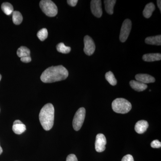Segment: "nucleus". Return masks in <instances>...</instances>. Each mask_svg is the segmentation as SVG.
Listing matches in <instances>:
<instances>
[{
	"mask_svg": "<svg viewBox=\"0 0 161 161\" xmlns=\"http://www.w3.org/2000/svg\"><path fill=\"white\" fill-rule=\"evenodd\" d=\"M68 75L67 70L62 65L51 66L43 72L40 79L44 83H53L65 80Z\"/></svg>",
	"mask_w": 161,
	"mask_h": 161,
	"instance_id": "nucleus-1",
	"label": "nucleus"
},
{
	"mask_svg": "<svg viewBox=\"0 0 161 161\" xmlns=\"http://www.w3.org/2000/svg\"><path fill=\"white\" fill-rule=\"evenodd\" d=\"M55 110L52 103L46 104L41 109L39 119L41 125L46 131H49L53 126Z\"/></svg>",
	"mask_w": 161,
	"mask_h": 161,
	"instance_id": "nucleus-2",
	"label": "nucleus"
},
{
	"mask_svg": "<svg viewBox=\"0 0 161 161\" xmlns=\"http://www.w3.org/2000/svg\"><path fill=\"white\" fill-rule=\"evenodd\" d=\"M112 108L116 113L126 114L132 109V105L125 98H117L112 102Z\"/></svg>",
	"mask_w": 161,
	"mask_h": 161,
	"instance_id": "nucleus-3",
	"label": "nucleus"
},
{
	"mask_svg": "<svg viewBox=\"0 0 161 161\" xmlns=\"http://www.w3.org/2000/svg\"><path fill=\"white\" fill-rule=\"evenodd\" d=\"M40 6L43 12L47 16L53 17L58 14V7L55 3L50 0L40 1Z\"/></svg>",
	"mask_w": 161,
	"mask_h": 161,
	"instance_id": "nucleus-4",
	"label": "nucleus"
},
{
	"mask_svg": "<svg viewBox=\"0 0 161 161\" xmlns=\"http://www.w3.org/2000/svg\"><path fill=\"white\" fill-rule=\"evenodd\" d=\"M86 110L84 108H80L75 113L73 121V126L74 130L78 131L82 127L85 118Z\"/></svg>",
	"mask_w": 161,
	"mask_h": 161,
	"instance_id": "nucleus-5",
	"label": "nucleus"
},
{
	"mask_svg": "<svg viewBox=\"0 0 161 161\" xmlns=\"http://www.w3.org/2000/svg\"><path fill=\"white\" fill-rule=\"evenodd\" d=\"M132 28V22L129 19H126L124 21L121 28L119 40L121 42H125L129 37Z\"/></svg>",
	"mask_w": 161,
	"mask_h": 161,
	"instance_id": "nucleus-6",
	"label": "nucleus"
},
{
	"mask_svg": "<svg viewBox=\"0 0 161 161\" xmlns=\"http://www.w3.org/2000/svg\"><path fill=\"white\" fill-rule=\"evenodd\" d=\"M84 51L86 54L88 56H92L95 50V45L94 40L89 36H86L84 38Z\"/></svg>",
	"mask_w": 161,
	"mask_h": 161,
	"instance_id": "nucleus-7",
	"label": "nucleus"
},
{
	"mask_svg": "<svg viewBox=\"0 0 161 161\" xmlns=\"http://www.w3.org/2000/svg\"><path fill=\"white\" fill-rule=\"evenodd\" d=\"M106 144V138L105 136L101 133L97 134L95 143L96 151L99 153L103 152L105 150Z\"/></svg>",
	"mask_w": 161,
	"mask_h": 161,
	"instance_id": "nucleus-8",
	"label": "nucleus"
},
{
	"mask_svg": "<svg viewBox=\"0 0 161 161\" xmlns=\"http://www.w3.org/2000/svg\"><path fill=\"white\" fill-rule=\"evenodd\" d=\"M91 9L92 14L97 18H100L103 14L102 3L100 0H92L91 2Z\"/></svg>",
	"mask_w": 161,
	"mask_h": 161,
	"instance_id": "nucleus-9",
	"label": "nucleus"
},
{
	"mask_svg": "<svg viewBox=\"0 0 161 161\" xmlns=\"http://www.w3.org/2000/svg\"><path fill=\"white\" fill-rule=\"evenodd\" d=\"M135 78L137 81L145 84L153 83L155 82V78L151 75L147 74H138L136 75Z\"/></svg>",
	"mask_w": 161,
	"mask_h": 161,
	"instance_id": "nucleus-10",
	"label": "nucleus"
},
{
	"mask_svg": "<svg viewBox=\"0 0 161 161\" xmlns=\"http://www.w3.org/2000/svg\"><path fill=\"white\" fill-rule=\"evenodd\" d=\"M13 131L15 134L20 135L26 130V126L19 120H15L12 127Z\"/></svg>",
	"mask_w": 161,
	"mask_h": 161,
	"instance_id": "nucleus-11",
	"label": "nucleus"
},
{
	"mask_svg": "<svg viewBox=\"0 0 161 161\" xmlns=\"http://www.w3.org/2000/svg\"><path fill=\"white\" fill-rule=\"evenodd\" d=\"M149 127V124L147 121L141 120L138 121L135 126L136 132L139 134H142L144 133Z\"/></svg>",
	"mask_w": 161,
	"mask_h": 161,
	"instance_id": "nucleus-12",
	"label": "nucleus"
},
{
	"mask_svg": "<svg viewBox=\"0 0 161 161\" xmlns=\"http://www.w3.org/2000/svg\"><path fill=\"white\" fill-rule=\"evenodd\" d=\"M130 86L133 90L141 92L146 90L147 88V85L145 84L142 83L137 80H132L130 81Z\"/></svg>",
	"mask_w": 161,
	"mask_h": 161,
	"instance_id": "nucleus-13",
	"label": "nucleus"
},
{
	"mask_svg": "<svg viewBox=\"0 0 161 161\" xmlns=\"http://www.w3.org/2000/svg\"><path fill=\"white\" fill-rule=\"evenodd\" d=\"M142 59L147 62L158 61L161 60V54L160 53L147 54L143 55Z\"/></svg>",
	"mask_w": 161,
	"mask_h": 161,
	"instance_id": "nucleus-14",
	"label": "nucleus"
},
{
	"mask_svg": "<svg viewBox=\"0 0 161 161\" xmlns=\"http://www.w3.org/2000/svg\"><path fill=\"white\" fill-rule=\"evenodd\" d=\"M145 42L147 44L150 45L160 46L161 44V36H154L148 37L145 39Z\"/></svg>",
	"mask_w": 161,
	"mask_h": 161,
	"instance_id": "nucleus-15",
	"label": "nucleus"
},
{
	"mask_svg": "<svg viewBox=\"0 0 161 161\" xmlns=\"http://www.w3.org/2000/svg\"><path fill=\"white\" fill-rule=\"evenodd\" d=\"M155 6L153 3H148L145 6L143 11L144 16L147 19H149L152 15L153 12L155 10Z\"/></svg>",
	"mask_w": 161,
	"mask_h": 161,
	"instance_id": "nucleus-16",
	"label": "nucleus"
},
{
	"mask_svg": "<svg viewBox=\"0 0 161 161\" xmlns=\"http://www.w3.org/2000/svg\"><path fill=\"white\" fill-rule=\"evenodd\" d=\"M116 2L115 0H105L104 1L106 11L108 14H113L114 7Z\"/></svg>",
	"mask_w": 161,
	"mask_h": 161,
	"instance_id": "nucleus-17",
	"label": "nucleus"
},
{
	"mask_svg": "<svg viewBox=\"0 0 161 161\" xmlns=\"http://www.w3.org/2000/svg\"><path fill=\"white\" fill-rule=\"evenodd\" d=\"M1 8L3 12L7 15H10L14 12L13 6L9 3H3Z\"/></svg>",
	"mask_w": 161,
	"mask_h": 161,
	"instance_id": "nucleus-18",
	"label": "nucleus"
},
{
	"mask_svg": "<svg viewBox=\"0 0 161 161\" xmlns=\"http://www.w3.org/2000/svg\"><path fill=\"white\" fill-rule=\"evenodd\" d=\"M12 19L14 24L19 25L23 21V16L19 12L14 11L12 13Z\"/></svg>",
	"mask_w": 161,
	"mask_h": 161,
	"instance_id": "nucleus-19",
	"label": "nucleus"
},
{
	"mask_svg": "<svg viewBox=\"0 0 161 161\" xmlns=\"http://www.w3.org/2000/svg\"><path fill=\"white\" fill-rule=\"evenodd\" d=\"M17 53L18 57L22 58L23 57L30 56V50L29 48H27L26 47L22 46L18 49Z\"/></svg>",
	"mask_w": 161,
	"mask_h": 161,
	"instance_id": "nucleus-20",
	"label": "nucleus"
},
{
	"mask_svg": "<svg viewBox=\"0 0 161 161\" xmlns=\"http://www.w3.org/2000/svg\"><path fill=\"white\" fill-rule=\"evenodd\" d=\"M57 49L59 53L63 54H67L71 51V47L65 46L63 43H58L57 46Z\"/></svg>",
	"mask_w": 161,
	"mask_h": 161,
	"instance_id": "nucleus-21",
	"label": "nucleus"
},
{
	"mask_svg": "<svg viewBox=\"0 0 161 161\" xmlns=\"http://www.w3.org/2000/svg\"><path fill=\"white\" fill-rule=\"evenodd\" d=\"M105 78L111 85L115 86L117 84V80L115 79V76L112 72H107L105 75Z\"/></svg>",
	"mask_w": 161,
	"mask_h": 161,
	"instance_id": "nucleus-22",
	"label": "nucleus"
},
{
	"mask_svg": "<svg viewBox=\"0 0 161 161\" xmlns=\"http://www.w3.org/2000/svg\"><path fill=\"white\" fill-rule=\"evenodd\" d=\"M37 36L41 41H44L45 39H47L48 36V31H47V29L46 28H43V29L40 30L38 31Z\"/></svg>",
	"mask_w": 161,
	"mask_h": 161,
	"instance_id": "nucleus-23",
	"label": "nucleus"
},
{
	"mask_svg": "<svg viewBox=\"0 0 161 161\" xmlns=\"http://www.w3.org/2000/svg\"><path fill=\"white\" fill-rule=\"evenodd\" d=\"M151 147L153 148H159L161 147V143L158 140L153 141L151 143Z\"/></svg>",
	"mask_w": 161,
	"mask_h": 161,
	"instance_id": "nucleus-24",
	"label": "nucleus"
},
{
	"mask_svg": "<svg viewBox=\"0 0 161 161\" xmlns=\"http://www.w3.org/2000/svg\"><path fill=\"white\" fill-rule=\"evenodd\" d=\"M66 161H78L77 157L74 154H70L68 156Z\"/></svg>",
	"mask_w": 161,
	"mask_h": 161,
	"instance_id": "nucleus-25",
	"label": "nucleus"
},
{
	"mask_svg": "<svg viewBox=\"0 0 161 161\" xmlns=\"http://www.w3.org/2000/svg\"><path fill=\"white\" fill-rule=\"evenodd\" d=\"M121 161H134L133 157L130 154H127L122 159Z\"/></svg>",
	"mask_w": 161,
	"mask_h": 161,
	"instance_id": "nucleus-26",
	"label": "nucleus"
},
{
	"mask_svg": "<svg viewBox=\"0 0 161 161\" xmlns=\"http://www.w3.org/2000/svg\"><path fill=\"white\" fill-rule=\"evenodd\" d=\"M21 60L24 63H29L31 61V58L30 56H27L21 58Z\"/></svg>",
	"mask_w": 161,
	"mask_h": 161,
	"instance_id": "nucleus-27",
	"label": "nucleus"
},
{
	"mask_svg": "<svg viewBox=\"0 0 161 161\" xmlns=\"http://www.w3.org/2000/svg\"><path fill=\"white\" fill-rule=\"evenodd\" d=\"M78 0H68L67 3L69 6H75L78 3Z\"/></svg>",
	"mask_w": 161,
	"mask_h": 161,
	"instance_id": "nucleus-28",
	"label": "nucleus"
},
{
	"mask_svg": "<svg viewBox=\"0 0 161 161\" xmlns=\"http://www.w3.org/2000/svg\"><path fill=\"white\" fill-rule=\"evenodd\" d=\"M157 2V5L158 8L160 9V11L161 12V1L160 0H158Z\"/></svg>",
	"mask_w": 161,
	"mask_h": 161,
	"instance_id": "nucleus-29",
	"label": "nucleus"
},
{
	"mask_svg": "<svg viewBox=\"0 0 161 161\" xmlns=\"http://www.w3.org/2000/svg\"><path fill=\"white\" fill-rule=\"evenodd\" d=\"M3 152V149H2V147H1V146H0V155L2 154V153Z\"/></svg>",
	"mask_w": 161,
	"mask_h": 161,
	"instance_id": "nucleus-30",
	"label": "nucleus"
},
{
	"mask_svg": "<svg viewBox=\"0 0 161 161\" xmlns=\"http://www.w3.org/2000/svg\"><path fill=\"white\" fill-rule=\"evenodd\" d=\"M1 79H2V75H0V81H1Z\"/></svg>",
	"mask_w": 161,
	"mask_h": 161,
	"instance_id": "nucleus-31",
	"label": "nucleus"
}]
</instances>
